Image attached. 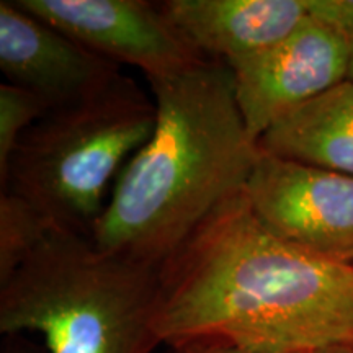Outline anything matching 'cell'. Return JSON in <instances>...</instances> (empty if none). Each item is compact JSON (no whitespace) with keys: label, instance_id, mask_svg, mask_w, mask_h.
Masks as SVG:
<instances>
[{"label":"cell","instance_id":"3","mask_svg":"<svg viewBox=\"0 0 353 353\" xmlns=\"http://www.w3.org/2000/svg\"><path fill=\"white\" fill-rule=\"evenodd\" d=\"M161 268L54 228L0 283V334H38L48 353H152Z\"/></svg>","mask_w":353,"mask_h":353},{"label":"cell","instance_id":"5","mask_svg":"<svg viewBox=\"0 0 353 353\" xmlns=\"http://www.w3.org/2000/svg\"><path fill=\"white\" fill-rule=\"evenodd\" d=\"M242 192L259 223L278 239L353 263V176L260 149Z\"/></svg>","mask_w":353,"mask_h":353},{"label":"cell","instance_id":"7","mask_svg":"<svg viewBox=\"0 0 353 353\" xmlns=\"http://www.w3.org/2000/svg\"><path fill=\"white\" fill-rule=\"evenodd\" d=\"M88 50L148 79L187 72L203 56L167 17L161 2L145 0H15Z\"/></svg>","mask_w":353,"mask_h":353},{"label":"cell","instance_id":"15","mask_svg":"<svg viewBox=\"0 0 353 353\" xmlns=\"http://www.w3.org/2000/svg\"><path fill=\"white\" fill-rule=\"evenodd\" d=\"M0 353H48L44 347H39L30 341L26 335L13 334L2 335Z\"/></svg>","mask_w":353,"mask_h":353},{"label":"cell","instance_id":"2","mask_svg":"<svg viewBox=\"0 0 353 353\" xmlns=\"http://www.w3.org/2000/svg\"><path fill=\"white\" fill-rule=\"evenodd\" d=\"M148 82L156 126L114 180L90 239L101 252L161 268L221 203L244 190L260 149L221 61Z\"/></svg>","mask_w":353,"mask_h":353},{"label":"cell","instance_id":"17","mask_svg":"<svg viewBox=\"0 0 353 353\" xmlns=\"http://www.w3.org/2000/svg\"><path fill=\"white\" fill-rule=\"evenodd\" d=\"M348 79L353 81V43H352V59H350V70H348Z\"/></svg>","mask_w":353,"mask_h":353},{"label":"cell","instance_id":"4","mask_svg":"<svg viewBox=\"0 0 353 353\" xmlns=\"http://www.w3.org/2000/svg\"><path fill=\"white\" fill-rule=\"evenodd\" d=\"M157 108L121 76L81 103L51 110L21 136L0 192L15 193L56 228L90 237L105 193L151 138Z\"/></svg>","mask_w":353,"mask_h":353},{"label":"cell","instance_id":"12","mask_svg":"<svg viewBox=\"0 0 353 353\" xmlns=\"http://www.w3.org/2000/svg\"><path fill=\"white\" fill-rule=\"evenodd\" d=\"M48 112V105L32 92L8 82L0 85V180L21 136Z\"/></svg>","mask_w":353,"mask_h":353},{"label":"cell","instance_id":"11","mask_svg":"<svg viewBox=\"0 0 353 353\" xmlns=\"http://www.w3.org/2000/svg\"><path fill=\"white\" fill-rule=\"evenodd\" d=\"M54 228L25 198L0 192V283L17 272Z\"/></svg>","mask_w":353,"mask_h":353},{"label":"cell","instance_id":"13","mask_svg":"<svg viewBox=\"0 0 353 353\" xmlns=\"http://www.w3.org/2000/svg\"><path fill=\"white\" fill-rule=\"evenodd\" d=\"M307 17L353 43V0H306Z\"/></svg>","mask_w":353,"mask_h":353},{"label":"cell","instance_id":"8","mask_svg":"<svg viewBox=\"0 0 353 353\" xmlns=\"http://www.w3.org/2000/svg\"><path fill=\"white\" fill-rule=\"evenodd\" d=\"M0 69L8 83L39 97L50 112L88 100L121 76V65L15 0L0 2Z\"/></svg>","mask_w":353,"mask_h":353},{"label":"cell","instance_id":"10","mask_svg":"<svg viewBox=\"0 0 353 353\" xmlns=\"http://www.w3.org/2000/svg\"><path fill=\"white\" fill-rule=\"evenodd\" d=\"M259 148L353 176V81L337 83L275 123Z\"/></svg>","mask_w":353,"mask_h":353},{"label":"cell","instance_id":"1","mask_svg":"<svg viewBox=\"0 0 353 353\" xmlns=\"http://www.w3.org/2000/svg\"><path fill=\"white\" fill-rule=\"evenodd\" d=\"M156 330L170 348L200 341L268 353L353 347V263L278 239L239 192L161 267Z\"/></svg>","mask_w":353,"mask_h":353},{"label":"cell","instance_id":"6","mask_svg":"<svg viewBox=\"0 0 353 353\" xmlns=\"http://www.w3.org/2000/svg\"><path fill=\"white\" fill-rule=\"evenodd\" d=\"M352 41L307 19L257 56L228 65L247 131L257 141L307 101L348 79Z\"/></svg>","mask_w":353,"mask_h":353},{"label":"cell","instance_id":"14","mask_svg":"<svg viewBox=\"0 0 353 353\" xmlns=\"http://www.w3.org/2000/svg\"><path fill=\"white\" fill-rule=\"evenodd\" d=\"M170 353H268V352L249 350V348H242L226 342L200 341V342H190V343H185V345L172 348Z\"/></svg>","mask_w":353,"mask_h":353},{"label":"cell","instance_id":"16","mask_svg":"<svg viewBox=\"0 0 353 353\" xmlns=\"http://www.w3.org/2000/svg\"><path fill=\"white\" fill-rule=\"evenodd\" d=\"M311 353H353V347L352 345H332V347L319 348V350L311 352Z\"/></svg>","mask_w":353,"mask_h":353},{"label":"cell","instance_id":"9","mask_svg":"<svg viewBox=\"0 0 353 353\" xmlns=\"http://www.w3.org/2000/svg\"><path fill=\"white\" fill-rule=\"evenodd\" d=\"M167 17L203 56L232 65L270 50L307 19L306 0H167Z\"/></svg>","mask_w":353,"mask_h":353}]
</instances>
